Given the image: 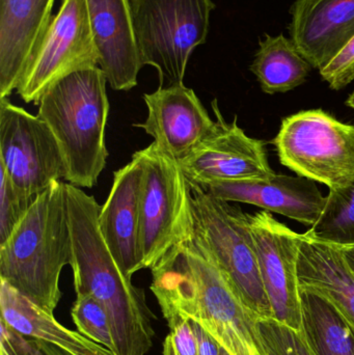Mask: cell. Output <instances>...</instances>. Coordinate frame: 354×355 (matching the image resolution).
Masks as SVG:
<instances>
[{"mask_svg": "<svg viewBox=\"0 0 354 355\" xmlns=\"http://www.w3.org/2000/svg\"><path fill=\"white\" fill-rule=\"evenodd\" d=\"M151 271V290L162 312L199 323L230 355H267L257 316L195 238L172 248Z\"/></svg>", "mask_w": 354, "mask_h": 355, "instance_id": "1", "label": "cell"}, {"mask_svg": "<svg viewBox=\"0 0 354 355\" xmlns=\"http://www.w3.org/2000/svg\"><path fill=\"white\" fill-rule=\"evenodd\" d=\"M72 234L73 279L76 294H87L107 313L114 354L145 355L153 347L152 320L145 291L133 285L118 266L100 230L101 207L93 196L66 183Z\"/></svg>", "mask_w": 354, "mask_h": 355, "instance_id": "2", "label": "cell"}, {"mask_svg": "<svg viewBox=\"0 0 354 355\" xmlns=\"http://www.w3.org/2000/svg\"><path fill=\"white\" fill-rule=\"evenodd\" d=\"M72 256L66 183L56 181L0 245V279L53 314L62 298L60 273Z\"/></svg>", "mask_w": 354, "mask_h": 355, "instance_id": "3", "label": "cell"}, {"mask_svg": "<svg viewBox=\"0 0 354 355\" xmlns=\"http://www.w3.org/2000/svg\"><path fill=\"white\" fill-rule=\"evenodd\" d=\"M107 83L99 67L78 71L50 87L37 105L62 149L64 180L79 188H93L107 162Z\"/></svg>", "mask_w": 354, "mask_h": 355, "instance_id": "4", "label": "cell"}, {"mask_svg": "<svg viewBox=\"0 0 354 355\" xmlns=\"http://www.w3.org/2000/svg\"><path fill=\"white\" fill-rule=\"evenodd\" d=\"M191 183V182H189ZM195 239L215 263L234 293L258 318H272L249 214L191 183Z\"/></svg>", "mask_w": 354, "mask_h": 355, "instance_id": "5", "label": "cell"}, {"mask_svg": "<svg viewBox=\"0 0 354 355\" xmlns=\"http://www.w3.org/2000/svg\"><path fill=\"white\" fill-rule=\"evenodd\" d=\"M143 67L159 75L160 87L184 83L195 48L207 41L212 0H130Z\"/></svg>", "mask_w": 354, "mask_h": 355, "instance_id": "6", "label": "cell"}, {"mask_svg": "<svg viewBox=\"0 0 354 355\" xmlns=\"http://www.w3.org/2000/svg\"><path fill=\"white\" fill-rule=\"evenodd\" d=\"M143 168L141 196L143 268L153 269L172 248L195 236L191 186L180 164L155 144L135 152Z\"/></svg>", "mask_w": 354, "mask_h": 355, "instance_id": "7", "label": "cell"}, {"mask_svg": "<svg viewBox=\"0 0 354 355\" xmlns=\"http://www.w3.org/2000/svg\"><path fill=\"white\" fill-rule=\"evenodd\" d=\"M283 166L297 176L339 190L354 183V126L322 110L283 120L272 141Z\"/></svg>", "mask_w": 354, "mask_h": 355, "instance_id": "8", "label": "cell"}, {"mask_svg": "<svg viewBox=\"0 0 354 355\" xmlns=\"http://www.w3.org/2000/svg\"><path fill=\"white\" fill-rule=\"evenodd\" d=\"M98 60L87 0H62L17 94L25 103L39 105L50 87L73 73L96 68Z\"/></svg>", "mask_w": 354, "mask_h": 355, "instance_id": "9", "label": "cell"}, {"mask_svg": "<svg viewBox=\"0 0 354 355\" xmlns=\"http://www.w3.org/2000/svg\"><path fill=\"white\" fill-rule=\"evenodd\" d=\"M0 166L30 198L66 177L64 155L51 129L8 98H0Z\"/></svg>", "mask_w": 354, "mask_h": 355, "instance_id": "10", "label": "cell"}, {"mask_svg": "<svg viewBox=\"0 0 354 355\" xmlns=\"http://www.w3.org/2000/svg\"><path fill=\"white\" fill-rule=\"evenodd\" d=\"M215 114L213 131L184 159L179 162L191 183L215 181H264L276 173L270 166L265 143L247 137L237 125L224 120L218 99L211 102Z\"/></svg>", "mask_w": 354, "mask_h": 355, "instance_id": "11", "label": "cell"}, {"mask_svg": "<svg viewBox=\"0 0 354 355\" xmlns=\"http://www.w3.org/2000/svg\"><path fill=\"white\" fill-rule=\"evenodd\" d=\"M249 223L272 318L301 333L299 233L276 220L267 211L249 214Z\"/></svg>", "mask_w": 354, "mask_h": 355, "instance_id": "12", "label": "cell"}, {"mask_svg": "<svg viewBox=\"0 0 354 355\" xmlns=\"http://www.w3.org/2000/svg\"><path fill=\"white\" fill-rule=\"evenodd\" d=\"M148 108L145 122L134 124L153 137L156 147L181 162L213 131L212 120L193 89L182 85L158 87L143 95Z\"/></svg>", "mask_w": 354, "mask_h": 355, "instance_id": "13", "label": "cell"}, {"mask_svg": "<svg viewBox=\"0 0 354 355\" xmlns=\"http://www.w3.org/2000/svg\"><path fill=\"white\" fill-rule=\"evenodd\" d=\"M143 168L136 154L114 173V182L98 217L112 256L127 277L143 268L141 250V196Z\"/></svg>", "mask_w": 354, "mask_h": 355, "instance_id": "14", "label": "cell"}, {"mask_svg": "<svg viewBox=\"0 0 354 355\" xmlns=\"http://www.w3.org/2000/svg\"><path fill=\"white\" fill-rule=\"evenodd\" d=\"M200 186L220 200L254 205L311 227L326 207V196L315 182L299 176L276 174L264 181H215Z\"/></svg>", "mask_w": 354, "mask_h": 355, "instance_id": "15", "label": "cell"}, {"mask_svg": "<svg viewBox=\"0 0 354 355\" xmlns=\"http://www.w3.org/2000/svg\"><path fill=\"white\" fill-rule=\"evenodd\" d=\"M98 67L114 91L137 85L143 68L133 27L130 0H87Z\"/></svg>", "mask_w": 354, "mask_h": 355, "instance_id": "16", "label": "cell"}, {"mask_svg": "<svg viewBox=\"0 0 354 355\" xmlns=\"http://www.w3.org/2000/svg\"><path fill=\"white\" fill-rule=\"evenodd\" d=\"M290 15L291 41L319 71L354 35V0H295Z\"/></svg>", "mask_w": 354, "mask_h": 355, "instance_id": "17", "label": "cell"}, {"mask_svg": "<svg viewBox=\"0 0 354 355\" xmlns=\"http://www.w3.org/2000/svg\"><path fill=\"white\" fill-rule=\"evenodd\" d=\"M55 0H0V98H8L39 49Z\"/></svg>", "mask_w": 354, "mask_h": 355, "instance_id": "18", "label": "cell"}, {"mask_svg": "<svg viewBox=\"0 0 354 355\" xmlns=\"http://www.w3.org/2000/svg\"><path fill=\"white\" fill-rule=\"evenodd\" d=\"M297 277L299 288L328 298L354 329V275L336 244L311 230L299 234Z\"/></svg>", "mask_w": 354, "mask_h": 355, "instance_id": "19", "label": "cell"}, {"mask_svg": "<svg viewBox=\"0 0 354 355\" xmlns=\"http://www.w3.org/2000/svg\"><path fill=\"white\" fill-rule=\"evenodd\" d=\"M0 318L17 333L57 346L72 355H116L79 331L62 327L53 314L0 279Z\"/></svg>", "mask_w": 354, "mask_h": 355, "instance_id": "20", "label": "cell"}, {"mask_svg": "<svg viewBox=\"0 0 354 355\" xmlns=\"http://www.w3.org/2000/svg\"><path fill=\"white\" fill-rule=\"evenodd\" d=\"M301 290L303 338L314 355H354V329L321 294Z\"/></svg>", "mask_w": 354, "mask_h": 355, "instance_id": "21", "label": "cell"}, {"mask_svg": "<svg viewBox=\"0 0 354 355\" xmlns=\"http://www.w3.org/2000/svg\"><path fill=\"white\" fill-rule=\"evenodd\" d=\"M313 67L299 53L291 39L283 33H266L259 41L249 70L257 77L264 93H287L303 85Z\"/></svg>", "mask_w": 354, "mask_h": 355, "instance_id": "22", "label": "cell"}, {"mask_svg": "<svg viewBox=\"0 0 354 355\" xmlns=\"http://www.w3.org/2000/svg\"><path fill=\"white\" fill-rule=\"evenodd\" d=\"M311 232L320 239L336 244H354V183L330 190L326 207Z\"/></svg>", "mask_w": 354, "mask_h": 355, "instance_id": "23", "label": "cell"}, {"mask_svg": "<svg viewBox=\"0 0 354 355\" xmlns=\"http://www.w3.org/2000/svg\"><path fill=\"white\" fill-rule=\"evenodd\" d=\"M71 316L77 331L114 354L116 346L109 318L105 309L97 300L87 294H77Z\"/></svg>", "mask_w": 354, "mask_h": 355, "instance_id": "24", "label": "cell"}, {"mask_svg": "<svg viewBox=\"0 0 354 355\" xmlns=\"http://www.w3.org/2000/svg\"><path fill=\"white\" fill-rule=\"evenodd\" d=\"M256 323L267 355H314L301 331L274 318L257 317Z\"/></svg>", "mask_w": 354, "mask_h": 355, "instance_id": "25", "label": "cell"}, {"mask_svg": "<svg viewBox=\"0 0 354 355\" xmlns=\"http://www.w3.org/2000/svg\"><path fill=\"white\" fill-rule=\"evenodd\" d=\"M0 245L12 235L23 220L35 198H26L0 166Z\"/></svg>", "mask_w": 354, "mask_h": 355, "instance_id": "26", "label": "cell"}, {"mask_svg": "<svg viewBox=\"0 0 354 355\" xmlns=\"http://www.w3.org/2000/svg\"><path fill=\"white\" fill-rule=\"evenodd\" d=\"M0 354L72 355L48 342L21 335L0 318Z\"/></svg>", "mask_w": 354, "mask_h": 355, "instance_id": "27", "label": "cell"}, {"mask_svg": "<svg viewBox=\"0 0 354 355\" xmlns=\"http://www.w3.org/2000/svg\"><path fill=\"white\" fill-rule=\"evenodd\" d=\"M322 80L330 89L340 91L354 80V35L351 41L334 56L332 60L319 71Z\"/></svg>", "mask_w": 354, "mask_h": 355, "instance_id": "28", "label": "cell"}, {"mask_svg": "<svg viewBox=\"0 0 354 355\" xmlns=\"http://www.w3.org/2000/svg\"><path fill=\"white\" fill-rule=\"evenodd\" d=\"M170 329L177 355H197V340L191 321L174 312H162Z\"/></svg>", "mask_w": 354, "mask_h": 355, "instance_id": "29", "label": "cell"}, {"mask_svg": "<svg viewBox=\"0 0 354 355\" xmlns=\"http://www.w3.org/2000/svg\"><path fill=\"white\" fill-rule=\"evenodd\" d=\"M189 321L197 340V355H220L222 346L220 343L199 323L193 320Z\"/></svg>", "mask_w": 354, "mask_h": 355, "instance_id": "30", "label": "cell"}, {"mask_svg": "<svg viewBox=\"0 0 354 355\" xmlns=\"http://www.w3.org/2000/svg\"><path fill=\"white\" fill-rule=\"evenodd\" d=\"M336 245L342 252L347 265L354 275V244H336Z\"/></svg>", "mask_w": 354, "mask_h": 355, "instance_id": "31", "label": "cell"}, {"mask_svg": "<svg viewBox=\"0 0 354 355\" xmlns=\"http://www.w3.org/2000/svg\"><path fill=\"white\" fill-rule=\"evenodd\" d=\"M163 355H177L172 337L168 335L163 342Z\"/></svg>", "mask_w": 354, "mask_h": 355, "instance_id": "32", "label": "cell"}, {"mask_svg": "<svg viewBox=\"0 0 354 355\" xmlns=\"http://www.w3.org/2000/svg\"><path fill=\"white\" fill-rule=\"evenodd\" d=\"M345 105L354 110V91L347 98L346 101H345Z\"/></svg>", "mask_w": 354, "mask_h": 355, "instance_id": "33", "label": "cell"}, {"mask_svg": "<svg viewBox=\"0 0 354 355\" xmlns=\"http://www.w3.org/2000/svg\"><path fill=\"white\" fill-rule=\"evenodd\" d=\"M220 355H230L228 354V352L227 350H224V348L222 347V349H220Z\"/></svg>", "mask_w": 354, "mask_h": 355, "instance_id": "34", "label": "cell"}, {"mask_svg": "<svg viewBox=\"0 0 354 355\" xmlns=\"http://www.w3.org/2000/svg\"><path fill=\"white\" fill-rule=\"evenodd\" d=\"M0 355H2V354H0Z\"/></svg>", "mask_w": 354, "mask_h": 355, "instance_id": "35", "label": "cell"}]
</instances>
